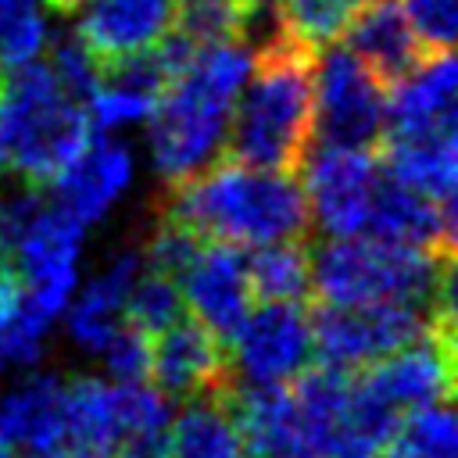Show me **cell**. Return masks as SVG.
I'll list each match as a JSON object with an SVG mask.
<instances>
[{
    "label": "cell",
    "mask_w": 458,
    "mask_h": 458,
    "mask_svg": "<svg viewBox=\"0 0 458 458\" xmlns=\"http://www.w3.org/2000/svg\"><path fill=\"white\" fill-rule=\"evenodd\" d=\"M157 215L186 225L200 240L261 247L301 240L311 229L308 197L297 172H272L236 157H215L197 175L172 182Z\"/></svg>",
    "instance_id": "cell-1"
},
{
    "label": "cell",
    "mask_w": 458,
    "mask_h": 458,
    "mask_svg": "<svg viewBox=\"0 0 458 458\" xmlns=\"http://www.w3.org/2000/svg\"><path fill=\"white\" fill-rule=\"evenodd\" d=\"M250 68L254 54L243 43L197 47L193 61L157 93L147 114V143L154 172L168 186L197 175L222 154L233 100Z\"/></svg>",
    "instance_id": "cell-2"
},
{
    "label": "cell",
    "mask_w": 458,
    "mask_h": 458,
    "mask_svg": "<svg viewBox=\"0 0 458 458\" xmlns=\"http://www.w3.org/2000/svg\"><path fill=\"white\" fill-rule=\"evenodd\" d=\"M315 50L276 32L254 50V68L229 114V157L272 172H297L311 150Z\"/></svg>",
    "instance_id": "cell-3"
},
{
    "label": "cell",
    "mask_w": 458,
    "mask_h": 458,
    "mask_svg": "<svg viewBox=\"0 0 458 458\" xmlns=\"http://www.w3.org/2000/svg\"><path fill=\"white\" fill-rule=\"evenodd\" d=\"M454 254L376 236H326L311 254V290L322 304H419L454 315Z\"/></svg>",
    "instance_id": "cell-4"
},
{
    "label": "cell",
    "mask_w": 458,
    "mask_h": 458,
    "mask_svg": "<svg viewBox=\"0 0 458 458\" xmlns=\"http://www.w3.org/2000/svg\"><path fill=\"white\" fill-rule=\"evenodd\" d=\"M4 154L21 182L50 186L93 140L86 104L68 97L43 61L0 75Z\"/></svg>",
    "instance_id": "cell-5"
},
{
    "label": "cell",
    "mask_w": 458,
    "mask_h": 458,
    "mask_svg": "<svg viewBox=\"0 0 458 458\" xmlns=\"http://www.w3.org/2000/svg\"><path fill=\"white\" fill-rule=\"evenodd\" d=\"M390 86L347 47H322L311 72V140L376 150L386 129Z\"/></svg>",
    "instance_id": "cell-6"
},
{
    "label": "cell",
    "mask_w": 458,
    "mask_h": 458,
    "mask_svg": "<svg viewBox=\"0 0 458 458\" xmlns=\"http://www.w3.org/2000/svg\"><path fill=\"white\" fill-rule=\"evenodd\" d=\"M440 318H454V315H437L429 308L401 304V301L358 304V308L322 304L311 315V351L322 365L336 372H361L383 354L422 336Z\"/></svg>",
    "instance_id": "cell-7"
},
{
    "label": "cell",
    "mask_w": 458,
    "mask_h": 458,
    "mask_svg": "<svg viewBox=\"0 0 458 458\" xmlns=\"http://www.w3.org/2000/svg\"><path fill=\"white\" fill-rule=\"evenodd\" d=\"M86 225L57 204H43L11 250V268L21 283V301L50 326L64 315L79 283V250Z\"/></svg>",
    "instance_id": "cell-8"
},
{
    "label": "cell",
    "mask_w": 458,
    "mask_h": 458,
    "mask_svg": "<svg viewBox=\"0 0 458 458\" xmlns=\"http://www.w3.org/2000/svg\"><path fill=\"white\" fill-rule=\"evenodd\" d=\"M225 351L229 372H236L247 386L290 383L315 358L311 315L297 301H265L258 311L243 315Z\"/></svg>",
    "instance_id": "cell-9"
},
{
    "label": "cell",
    "mask_w": 458,
    "mask_h": 458,
    "mask_svg": "<svg viewBox=\"0 0 458 458\" xmlns=\"http://www.w3.org/2000/svg\"><path fill=\"white\" fill-rule=\"evenodd\" d=\"M361 372L365 376L354 386L397 415L447 401L454 390V318L433 322L422 336L383 354Z\"/></svg>",
    "instance_id": "cell-10"
},
{
    "label": "cell",
    "mask_w": 458,
    "mask_h": 458,
    "mask_svg": "<svg viewBox=\"0 0 458 458\" xmlns=\"http://www.w3.org/2000/svg\"><path fill=\"white\" fill-rule=\"evenodd\" d=\"M304 197L308 215L322 236H358L365 233L369 204L383 175L379 157L365 147H329L315 143L304 154Z\"/></svg>",
    "instance_id": "cell-11"
},
{
    "label": "cell",
    "mask_w": 458,
    "mask_h": 458,
    "mask_svg": "<svg viewBox=\"0 0 458 458\" xmlns=\"http://www.w3.org/2000/svg\"><path fill=\"white\" fill-rule=\"evenodd\" d=\"M175 283L193 318L208 326L222 344H229V336L236 333L254 301L247 279V254L236 243L222 240L200 243Z\"/></svg>",
    "instance_id": "cell-12"
},
{
    "label": "cell",
    "mask_w": 458,
    "mask_h": 458,
    "mask_svg": "<svg viewBox=\"0 0 458 458\" xmlns=\"http://www.w3.org/2000/svg\"><path fill=\"white\" fill-rule=\"evenodd\" d=\"M150 376L172 397H193L211 390H229V351L197 318H179L157 336H150Z\"/></svg>",
    "instance_id": "cell-13"
},
{
    "label": "cell",
    "mask_w": 458,
    "mask_h": 458,
    "mask_svg": "<svg viewBox=\"0 0 458 458\" xmlns=\"http://www.w3.org/2000/svg\"><path fill=\"white\" fill-rule=\"evenodd\" d=\"M175 18V0H86L75 11V36L107 64L150 50Z\"/></svg>",
    "instance_id": "cell-14"
},
{
    "label": "cell",
    "mask_w": 458,
    "mask_h": 458,
    "mask_svg": "<svg viewBox=\"0 0 458 458\" xmlns=\"http://www.w3.org/2000/svg\"><path fill=\"white\" fill-rule=\"evenodd\" d=\"M64 383L32 372L0 397V440L25 458H64Z\"/></svg>",
    "instance_id": "cell-15"
},
{
    "label": "cell",
    "mask_w": 458,
    "mask_h": 458,
    "mask_svg": "<svg viewBox=\"0 0 458 458\" xmlns=\"http://www.w3.org/2000/svg\"><path fill=\"white\" fill-rule=\"evenodd\" d=\"M365 236L454 254V204H437L383 172L369 204Z\"/></svg>",
    "instance_id": "cell-16"
},
{
    "label": "cell",
    "mask_w": 458,
    "mask_h": 458,
    "mask_svg": "<svg viewBox=\"0 0 458 458\" xmlns=\"http://www.w3.org/2000/svg\"><path fill=\"white\" fill-rule=\"evenodd\" d=\"M454 89H458V68L451 50L426 54L404 79L390 86L383 136L454 129Z\"/></svg>",
    "instance_id": "cell-17"
},
{
    "label": "cell",
    "mask_w": 458,
    "mask_h": 458,
    "mask_svg": "<svg viewBox=\"0 0 458 458\" xmlns=\"http://www.w3.org/2000/svg\"><path fill=\"white\" fill-rule=\"evenodd\" d=\"M132 182V154L114 140H89L86 150L50 182L57 193V208L75 222L93 225L107 215V208Z\"/></svg>",
    "instance_id": "cell-18"
},
{
    "label": "cell",
    "mask_w": 458,
    "mask_h": 458,
    "mask_svg": "<svg viewBox=\"0 0 458 458\" xmlns=\"http://www.w3.org/2000/svg\"><path fill=\"white\" fill-rule=\"evenodd\" d=\"M344 39H347L344 47L386 86L404 79L426 57V47L408 25L401 0H365L358 14L347 21Z\"/></svg>",
    "instance_id": "cell-19"
},
{
    "label": "cell",
    "mask_w": 458,
    "mask_h": 458,
    "mask_svg": "<svg viewBox=\"0 0 458 458\" xmlns=\"http://www.w3.org/2000/svg\"><path fill=\"white\" fill-rule=\"evenodd\" d=\"M140 272H143L140 247H125L86 283V290L75 301H68V308H64L68 311V336L82 351L100 354L107 336L125 322V301H129V290H132Z\"/></svg>",
    "instance_id": "cell-20"
},
{
    "label": "cell",
    "mask_w": 458,
    "mask_h": 458,
    "mask_svg": "<svg viewBox=\"0 0 458 458\" xmlns=\"http://www.w3.org/2000/svg\"><path fill=\"white\" fill-rule=\"evenodd\" d=\"M454 136H458L454 129L383 136L379 140V168L390 179H397L401 186H408L437 204H454V182H458Z\"/></svg>",
    "instance_id": "cell-21"
},
{
    "label": "cell",
    "mask_w": 458,
    "mask_h": 458,
    "mask_svg": "<svg viewBox=\"0 0 458 458\" xmlns=\"http://www.w3.org/2000/svg\"><path fill=\"white\" fill-rule=\"evenodd\" d=\"M118 383L79 376L64 383V458H114Z\"/></svg>",
    "instance_id": "cell-22"
},
{
    "label": "cell",
    "mask_w": 458,
    "mask_h": 458,
    "mask_svg": "<svg viewBox=\"0 0 458 458\" xmlns=\"http://www.w3.org/2000/svg\"><path fill=\"white\" fill-rule=\"evenodd\" d=\"M229 390L193 394L190 404L172 415L168 458H247Z\"/></svg>",
    "instance_id": "cell-23"
},
{
    "label": "cell",
    "mask_w": 458,
    "mask_h": 458,
    "mask_svg": "<svg viewBox=\"0 0 458 458\" xmlns=\"http://www.w3.org/2000/svg\"><path fill=\"white\" fill-rule=\"evenodd\" d=\"M118 383V379H114ZM172 401L147 379L118 383V451L114 458H168Z\"/></svg>",
    "instance_id": "cell-24"
},
{
    "label": "cell",
    "mask_w": 458,
    "mask_h": 458,
    "mask_svg": "<svg viewBox=\"0 0 458 458\" xmlns=\"http://www.w3.org/2000/svg\"><path fill=\"white\" fill-rule=\"evenodd\" d=\"M247 254V279L250 293L261 301H301L311 290V254L308 240H276L250 247Z\"/></svg>",
    "instance_id": "cell-25"
},
{
    "label": "cell",
    "mask_w": 458,
    "mask_h": 458,
    "mask_svg": "<svg viewBox=\"0 0 458 458\" xmlns=\"http://www.w3.org/2000/svg\"><path fill=\"white\" fill-rule=\"evenodd\" d=\"M261 0H175L172 29L193 47L243 43L254 32Z\"/></svg>",
    "instance_id": "cell-26"
},
{
    "label": "cell",
    "mask_w": 458,
    "mask_h": 458,
    "mask_svg": "<svg viewBox=\"0 0 458 458\" xmlns=\"http://www.w3.org/2000/svg\"><path fill=\"white\" fill-rule=\"evenodd\" d=\"M268 4L276 14V29L318 54L322 47L344 36L347 21L358 14L365 0H268Z\"/></svg>",
    "instance_id": "cell-27"
},
{
    "label": "cell",
    "mask_w": 458,
    "mask_h": 458,
    "mask_svg": "<svg viewBox=\"0 0 458 458\" xmlns=\"http://www.w3.org/2000/svg\"><path fill=\"white\" fill-rule=\"evenodd\" d=\"M383 458H458V426L447 401L422 404L397 419Z\"/></svg>",
    "instance_id": "cell-28"
},
{
    "label": "cell",
    "mask_w": 458,
    "mask_h": 458,
    "mask_svg": "<svg viewBox=\"0 0 458 458\" xmlns=\"http://www.w3.org/2000/svg\"><path fill=\"white\" fill-rule=\"evenodd\" d=\"M43 0H0V75L29 64L47 47Z\"/></svg>",
    "instance_id": "cell-29"
},
{
    "label": "cell",
    "mask_w": 458,
    "mask_h": 458,
    "mask_svg": "<svg viewBox=\"0 0 458 458\" xmlns=\"http://www.w3.org/2000/svg\"><path fill=\"white\" fill-rule=\"evenodd\" d=\"M186 311L182 304V293H179V283L168 279V276H157L150 268H143L129 290V301H125V322L143 329L147 336H157L161 329H168L172 322H179Z\"/></svg>",
    "instance_id": "cell-30"
},
{
    "label": "cell",
    "mask_w": 458,
    "mask_h": 458,
    "mask_svg": "<svg viewBox=\"0 0 458 458\" xmlns=\"http://www.w3.org/2000/svg\"><path fill=\"white\" fill-rule=\"evenodd\" d=\"M43 64L50 68V75L57 79V86L68 97H75L79 104H86L93 97L97 82H100V61L86 50V43L75 32L57 36L54 47H50V57Z\"/></svg>",
    "instance_id": "cell-31"
},
{
    "label": "cell",
    "mask_w": 458,
    "mask_h": 458,
    "mask_svg": "<svg viewBox=\"0 0 458 458\" xmlns=\"http://www.w3.org/2000/svg\"><path fill=\"white\" fill-rule=\"evenodd\" d=\"M200 243H204V240H200L197 233H190L186 225H179V222L157 215L150 236H147V243L140 247L143 268H150V272H157V276H168V279H179Z\"/></svg>",
    "instance_id": "cell-32"
},
{
    "label": "cell",
    "mask_w": 458,
    "mask_h": 458,
    "mask_svg": "<svg viewBox=\"0 0 458 458\" xmlns=\"http://www.w3.org/2000/svg\"><path fill=\"white\" fill-rule=\"evenodd\" d=\"M100 358L111 372V379L118 383H132V379H147L150 376V336L129 322H122L107 344L100 347Z\"/></svg>",
    "instance_id": "cell-33"
},
{
    "label": "cell",
    "mask_w": 458,
    "mask_h": 458,
    "mask_svg": "<svg viewBox=\"0 0 458 458\" xmlns=\"http://www.w3.org/2000/svg\"><path fill=\"white\" fill-rule=\"evenodd\" d=\"M401 11L415 29L419 43L426 47V54H440L454 47V25H458L454 0H401Z\"/></svg>",
    "instance_id": "cell-34"
},
{
    "label": "cell",
    "mask_w": 458,
    "mask_h": 458,
    "mask_svg": "<svg viewBox=\"0 0 458 458\" xmlns=\"http://www.w3.org/2000/svg\"><path fill=\"white\" fill-rule=\"evenodd\" d=\"M18 301H21L18 276H14L11 265H0V376H7L14 369V358H11V322H14V311H18Z\"/></svg>",
    "instance_id": "cell-35"
},
{
    "label": "cell",
    "mask_w": 458,
    "mask_h": 458,
    "mask_svg": "<svg viewBox=\"0 0 458 458\" xmlns=\"http://www.w3.org/2000/svg\"><path fill=\"white\" fill-rule=\"evenodd\" d=\"M0 458H21V454H18V451H14V447H7V444H4V440H0Z\"/></svg>",
    "instance_id": "cell-36"
},
{
    "label": "cell",
    "mask_w": 458,
    "mask_h": 458,
    "mask_svg": "<svg viewBox=\"0 0 458 458\" xmlns=\"http://www.w3.org/2000/svg\"><path fill=\"white\" fill-rule=\"evenodd\" d=\"M7 165V154H4V118H0V168Z\"/></svg>",
    "instance_id": "cell-37"
}]
</instances>
